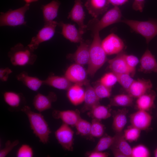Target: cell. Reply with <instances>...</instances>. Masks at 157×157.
Masks as SVG:
<instances>
[{
	"label": "cell",
	"mask_w": 157,
	"mask_h": 157,
	"mask_svg": "<svg viewBox=\"0 0 157 157\" xmlns=\"http://www.w3.org/2000/svg\"><path fill=\"white\" fill-rule=\"evenodd\" d=\"M74 132L69 125L63 123L55 132L58 142L65 149L72 151L73 149Z\"/></svg>",
	"instance_id": "ba28073f"
},
{
	"label": "cell",
	"mask_w": 157,
	"mask_h": 157,
	"mask_svg": "<svg viewBox=\"0 0 157 157\" xmlns=\"http://www.w3.org/2000/svg\"><path fill=\"white\" fill-rule=\"evenodd\" d=\"M128 111L126 109L119 110L114 115L112 124V128L116 133H122V131L127 122V113Z\"/></svg>",
	"instance_id": "4316f807"
},
{
	"label": "cell",
	"mask_w": 157,
	"mask_h": 157,
	"mask_svg": "<svg viewBox=\"0 0 157 157\" xmlns=\"http://www.w3.org/2000/svg\"><path fill=\"white\" fill-rule=\"evenodd\" d=\"M80 43L76 51L72 54V56L76 63L83 66L88 64L91 43L88 40H83Z\"/></svg>",
	"instance_id": "d6986e66"
},
{
	"label": "cell",
	"mask_w": 157,
	"mask_h": 157,
	"mask_svg": "<svg viewBox=\"0 0 157 157\" xmlns=\"http://www.w3.org/2000/svg\"><path fill=\"white\" fill-rule=\"evenodd\" d=\"M75 127L78 134L82 136L90 135L91 123L81 118Z\"/></svg>",
	"instance_id": "836d02e7"
},
{
	"label": "cell",
	"mask_w": 157,
	"mask_h": 157,
	"mask_svg": "<svg viewBox=\"0 0 157 157\" xmlns=\"http://www.w3.org/2000/svg\"><path fill=\"white\" fill-rule=\"evenodd\" d=\"M56 99V95L52 92H50L47 95L38 93L34 98L33 105L35 109L41 113L50 109L52 103Z\"/></svg>",
	"instance_id": "9a60e30c"
},
{
	"label": "cell",
	"mask_w": 157,
	"mask_h": 157,
	"mask_svg": "<svg viewBox=\"0 0 157 157\" xmlns=\"http://www.w3.org/2000/svg\"><path fill=\"white\" fill-rule=\"evenodd\" d=\"M145 0H134L132 5L133 8L135 10L142 12L144 6Z\"/></svg>",
	"instance_id": "ee69618b"
},
{
	"label": "cell",
	"mask_w": 157,
	"mask_h": 157,
	"mask_svg": "<svg viewBox=\"0 0 157 157\" xmlns=\"http://www.w3.org/2000/svg\"><path fill=\"white\" fill-rule=\"evenodd\" d=\"M58 23L57 22L53 21L44 24L36 35L32 38L28 46L34 51L38 48L41 43L51 39L54 35L56 28Z\"/></svg>",
	"instance_id": "52a82bcc"
},
{
	"label": "cell",
	"mask_w": 157,
	"mask_h": 157,
	"mask_svg": "<svg viewBox=\"0 0 157 157\" xmlns=\"http://www.w3.org/2000/svg\"><path fill=\"white\" fill-rule=\"evenodd\" d=\"M115 75L117 77V82L127 92L134 80L129 74L124 73Z\"/></svg>",
	"instance_id": "8d00e7d4"
},
{
	"label": "cell",
	"mask_w": 157,
	"mask_h": 157,
	"mask_svg": "<svg viewBox=\"0 0 157 157\" xmlns=\"http://www.w3.org/2000/svg\"><path fill=\"white\" fill-rule=\"evenodd\" d=\"M60 2L53 0L49 3L42 6V10L44 24L53 21L57 16L60 6Z\"/></svg>",
	"instance_id": "603a6c76"
},
{
	"label": "cell",
	"mask_w": 157,
	"mask_h": 157,
	"mask_svg": "<svg viewBox=\"0 0 157 157\" xmlns=\"http://www.w3.org/2000/svg\"><path fill=\"white\" fill-rule=\"evenodd\" d=\"M117 81L116 76L112 72L104 75L101 79L100 82L107 87L111 89Z\"/></svg>",
	"instance_id": "f35d334b"
},
{
	"label": "cell",
	"mask_w": 157,
	"mask_h": 157,
	"mask_svg": "<svg viewBox=\"0 0 157 157\" xmlns=\"http://www.w3.org/2000/svg\"><path fill=\"white\" fill-rule=\"evenodd\" d=\"M29 3H26L24 6L18 9H10L5 13L1 12L0 26L15 27L25 24V14L29 9Z\"/></svg>",
	"instance_id": "8992f818"
},
{
	"label": "cell",
	"mask_w": 157,
	"mask_h": 157,
	"mask_svg": "<svg viewBox=\"0 0 157 157\" xmlns=\"http://www.w3.org/2000/svg\"><path fill=\"white\" fill-rule=\"evenodd\" d=\"M110 3L114 6H118L122 5L126 3L128 0H108Z\"/></svg>",
	"instance_id": "bcb514c9"
},
{
	"label": "cell",
	"mask_w": 157,
	"mask_h": 157,
	"mask_svg": "<svg viewBox=\"0 0 157 157\" xmlns=\"http://www.w3.org/2000/svg\"><path fill=\"white\" fill-rule=\"evenodd\" d=\"M154 155L155 157H157V147L154 151Z\"/></svg>",
	"instance_id": "681fc988"
},
{
	"label": "cell",
	"mask_w": 157,
	"mask_h": 157,
	"mask_svg": "<svg viewBox=\"0 0 157 157\" xmlns=\"http://www.w3.org/2000/svg\"><path fill=\"white\" fill-rule=\"evenodd\" d=\"M22 97L20 94L12 91H6L3 94L5 102L13 108H17L20 106L22 102Z\"/></svg>",
	"instance_id": "f546056e"
},
{
	"label": "cell",
	"mask_w": 157,
	"mask_h": 157,
	"mask_svg": "<svg viewBox=\"0 0 157 157\" xmlns=\"http://www.w3.org/2000/svg\"><path fill=\"white\" fill-rule=\"evenodd\" d=\"M115 141L111 147L119 150L126 157H131L132 149L122 133H116Z\"/></svg>",
	"instance_id": "83f0119b"
},
{
	"label": "cell",
	"mask_w": 157,
	"mask_h": 157,
	"mask_svg": "<svg viewBox=\"0 0 157 157\" xmlns=\"http://www.w3.org/2000/svg\"><path fill=\"white\" fill-rule=\"evenodd\" d=\"M67 90V97L73 105L77 106L84 101L85 90L82 85L74 84Z\"/></svg>",
	"instance_id": "7402d4cb"
},
{
	"label": "cell",
	"mask_w": 157,
	"mask_h": 157,
	"mask_svg": "<svg viewBox=\"0 0 157 157\" xmlns=\"http://www.w3.org/2000/svg\"><path fill=\"white\" fill-rule=\"evenodd\" d=\"M152 84L149 79L134 80L127 91L133 98H138L151 90Z\"/></svg>",
	"instance_id": "4fadbf2b"
},
{
	"label": "cell",
	"mask_w": 157,
	"mask_h": 157,
	"mask_svg": "<svg viewBox=\"0 0 157 157\" xmlns=\"http://www.w3.org/2000/svg\"><path fill=\"white\" fill-rule=\"evenodd\" d=\"M87 73L82 65L76 63L68 67L65 76L72 83L86 86L89 83L87 79Z\"/></svg>",
	"instance_id": "9c48e42d"
},
{
	"label": "cell",
	"mask_w": 157,
	"mask_h": 157,
	"mask_svg": "<svg viewBox=\"0 0 157 157\" xmlns=\"http://www.w3.org/2000/svg\"><path fill=\"white\" fill-rule=\"evenodd\" d=\"M93 38L90 48L89 59L87 72L92 77L106 60V54L101 46L99 32L93 34Z\"/></svg>",
	"instance_id": "7a4b0ae2"
},
{
	"label": "cell",
	"mask_w": 157,
	"mask_h": 157,
	"mask_svg": "<svg viewBox=\"0 0 157 157\" xmlns=\"http://www.w3.org/2000/svg\"><path fill=\"white\" fill-rule=\"evenodd\" d=\"M33 154V151L32 147L28 144H24L18 149L16 156L17 157H32Z\"/></svg>",
	"instance_id": "ab89813d"
},
{
	"label": "cell",
	"mask_w": 157,
	"mask_h": 157,
	"mask_svg": "<svg viewBox=\"0 0 157 157\" xmlns=\"http://www.w3.org/2000/svg\"><path fill=\"white\" fill-rule=\"evenodd\" d=\"M18 140H17L13 141L8 140L6 142L4 148L0 151V157H5L19 143Z\"/></svg>",
	"instance_id": "b9f144b4"
},
{
	"label": "cell",
	"mask_w": 157,
	"mask_h": 157,
	"mask_svg": "<svg viewBox=\"0 0 157 157\" xmlns=\"http://www.w3.org/2000/svg\"><path fill=\"white\" fill-rule=\"evenodd\" d=\"M152 117L147 111L139 110L130 116L131 125L141 131L147 129L150 126Z\"/></svg>",
	"instance_id": "7c38bea8"
},
{
	"label": "cell",
	"mask_w": 157,
	"mask_h": 157,
	"mask_svg": "<svg viewBox=\"0 0 157 157\" xmlns=\"http://www.w3.org/2000/svg\"><path fill=\"white\" fill-rule=\"evenodd\" d=\"M43 81L44 84L62 90H67L72 85L65 76H50Z\"/></svg>",
	"instance_id": "484cf974"
},
{
	"label": "cell",
	"mask_w": 157,
	"mask_h": 157,
	"mask_svg": "<svg viewBox=\"0 0 157 157\" xmlns=\"http://www.w3.org/2000/svg\"><path fill=\"white\" fill-rule=\"evenodd\" d=\"M133 98L129 94H121L115 96L110 102L111 105L126 107L130 106L133 104Z\"/></svg>",
	"instance_id": "4dcf8cb0"
},
{
	"label": "cell",
	"mask_w": 157,
	"mask_h": 157,
	"mask_svg": "<svg viewBox=\"0 0 157 157\" xmlns=\"http://www.w3.org/2000/svg\"><path fill=\"white\" fill-rule=\"evenodd\" d=\"M124 58L126 63L131 70V75H133L135 71V67L139 61L137 57L133 55H128L124 54Z\"/></svg>",
	"instance_id": "60d3db41"
},
{
	"label": "cell",
	"mask_w": 157,
	"mask_h": 157,
	"mask_svg": "<svg viewBox=\"0 0 157 157\" xmlns=\"http://www.w3.org/2000/svg\"><path fill=\"white\" fill-rule=\"evenodd\" d=\"M21 109L26 115L31 128L34 134L41 142L44 144H47L51 131L44 116L40 113L33 112L28 106H24Z\"/></svg>",
	"instance_id": "6da1fadb"
},
{
	"label": "cell",
	"mask_w": 157,
	"mask_h": 157,
	"mask_svg": "<svg viewBox=\"0 0 157 157\" xmlns=\"http://www.w3.org/2000/svg\"><path fill=\"white\" fill-rule=\"evenodd\" d=\"M140 62V71L145 73H157V62L149 49H147L143 54Z\"/></svg>",
	"instance_id": "ffe728a7"
},
{
	"label": "cell",
	"mask_w": 157,
	"mask_h": 157,
	"mask_svg": "<svg viewBox=\"0 0 157 157\" xmlns=\"http://www.w3.org/2000/svg\"><path fill=\"white\" fill-rule=\"evenodd\" d=\"M93 88L97 95L100 99L109 97L111 95V89L104 85L100 82Z\"/></svg>",
	"instance_id": "74e56055"
},
{
	"label": "cell",
	"mask_w": 157,
	"mask_h": 157,
	"mask_svg": "<svg viewBox=\"0 0 157 157\" xmlns=\"http://www.w3.org/2000/svg\"><path fill=\"white\" fill-rule=\"evenodd\" d=\"M109 4L108 0H88L85 6L92 16L97 18L107 10Z\"/></svg>",
	"instance_id": "e0dca14e"
},
{
	"label": "cell",
	"mask_w": 157,
	"mask_h": 157,
	"mask_svg": "<svg viewBox=\"0 0 157 157\" xmlns=\"http://www.w3.org/2000/svg\"><path fill=\"white\" fill-rule=\"evenodd\" d=\"M141 131L140 129L131 125L124 130L123 136L127 141L133 142L139 138Z\"/></svg>",
	"instance_id": "e575fe53"
},
{
	"label": "cell",
	"mask_w": 157,
	"mask_h": 157,
	"mask_svg": "<svg viewBox=\"0 0 157 157\" xmlns=\"http://www.w3.org/2000/svg\"><path fill=\"white\" fill-rule=\"evenodd\" d=\"M156 96L155 92L151 90L149 92L137 98V107L139 110L148 111L154 106Z\"/></svg>",
	"instance_id": "d4e9b609"
},
{
	"label": "cell",
	"mask_w": 157,
	"mask_h": 157,
	"mask_svg": "<svg viewBox=\"0 0 157 157\" xmlns=\"http://www.w3.org/2000/svg\"><path fill=\"white\" fill-rule=\"evenodd\" d=\"M87 154L88 157H107L108 156L106 152L94 150L88 152Z\"/></svg>",
	"instance_id": "f6af8a7d"
},
{
	"label": "cell",
	"mask_w": 157,
	"mask_h": 157,
	"mask_svg": "<svg viewBox=\"0 0 157 157\" xmlns=\"http://www.w3.org/2000/svg\"><path fill=\"white\" fill-rule=\"evenodd\" d=\"M100 99L97 95L93 87L90 84L86 85L83 106L81 109L82 113L91 110L95 106L99 104Z\"/></svg>",
	"instance_id": "44dd1931"
},
{
	"label": "cell",
	"mask_w": 157,
	"mask_h": 157,
	"mask_svg": "<svg viewBox=\"0 0 157 157\" xmlns=\"http://www.w3.org/2000/svg\"><path fill=\"white\" fill-rule=\"evenodd\" d=\"M150 156L149 149L143 144H138L132 148L131 157H149Z\"/></svg>",
	"instance_id": "d590c367"
},
{
	"label": "cell",
	"mask_w": 157,
	"mask_h": 157,
	"mask_svg": "<svg viewBox=\"0 0 157 157\" xmlns=\"http://www.w3.org/2000/svg\"><path fill=\"white\" fill-rule=\"evenodd\" d=\"M101 46L107 55L118 54L124 47L122 40L117 35L111 33L101 41Z\"/></svg>",
	"instance_id": "30bf717a"
},
{
	"label": "cell",
	"mask_w": 157,
	"mask_h": 157,
	"mask_svg": "<svg viewBox=\"0 0 157 157\" xmlns=\"http://www.w3.org/2000/svg\"><path fill=\"white\" fill-rule=\"evenodd\" d=\"M100 121L95 119L92 120L90 136L92 137L99 138L102 137L104 134V126Z\"/></svg>",
	"instance_id": "d6a6232c"
},
{
	"label": "cell",
	"mask_w": 157,
	"mask_h": 157,
	"mask_svg": "<svg viewBox=\"0 0 157 157\" xmlns=\"http://www.w3.org/2000/svg\"><path fill=\"white\" fill-rule=\"evenodd\" d=\"M122 15L118 6L114 7L108 11L100 20L94 18L87 25V29L90 30L93 34L113 24L120 22Z\"/></svg>",
	"instance_id": "277c9868"
},
{
	"label": "cell",
	"mask_w": 157,
	"mask_h": 157,
	"mask_svg": "<svg viewBox=\"0 0 157 157\" xmlns=\"http://www.w3.org/2000/svg\"><path fill=\"white\" fill-rule=\"evenodd\" d=\"M11 69L8 67L1 68L0 69V79L3 81H7L9 75L12 72Z\"/></svg>",
	"instance_id": "7bdbcfd3"
},
{
	"label": "cell",
	"mask_w": 157,
	"mask_h": 157,
	"mask_svg": "<svg viewBox=\"0 0 157 157\" xmlns=\"http://www.w3.org/2000/svg\"><path fill=\"white\" fill-rule=\"evenodd\" d=\"M26 3H30L36 1H37L38 0H24Z\"/></svg>",
	"instance_id": "c3c4849f"
},
{
	"label": "cell",
	"mask_w": 157,
	"mask_h": 157,
	"mask_svg": "<svg viewBox=\"0 0 157 157\" xmlns=\"http://www.w3.org/2000/svg\"><path fill=\"white\" fill-rule=\"evenodd\" d=\"M62 28L61 34L66 39L74 43L81 42L83 40L82 35L75 25L60 22L58 23Z\"/></svg>",
	"instance_id": "ac0fdd59"
},
{
	"label": "cell",
	"mask_w": 157,
	"mask_h": 157,
	"mask_svg": "<svg viewBox=\"0 0 157 157\" xmlns=\"http://www.w3.org/2000/svg\"><path fill=\"white\" fill-rule=\"evenodd\" d=\"M124 54L121 52L108 61L109 68L115 74L127 73L131 75V71L125 60Z\"/></svg>",
	"instance_id": "2e32d148"
},
{
	"label": "cell",
	"mask_w": 157,
	"mask_h": 157,
	"mask_svg": "<svg viewBox=\"0 0 157 157\" xmlns=\"http://www.w3.org/2000/svg\"><path fill=\"white\" fill-rule=\"evenodd\" d=\"M52 116L56 119H60L63 122L69 126H75L76 124L81 118L79 111L67 110H54L52 112Z\"/></svg>",
	"instance_id": "5bb4252c"
},
{
	"label": "cell",
	"mask_w": 157,
	"mask_h": 157,
	"mask_svg": "<svg viewBox=\"0 0 157 157\" xmlns=\"http://www.w3.org/2000/svg\"><path fill=\"white\" fill-rule=\"evenodd\" d=\"M17 78L18 80L22 82L28 88L34 91H38L44 84L43 81L36 77L29 76L25 72L18 74Z\"/></svg>",
	"instance_id": "cb8c5ba5"
},
{
	"label": "cell",
	"mask_w": 157,
	"mask_h": 157,
	"mask_svg": "<svg viewBox=\"0 0 157 157\" xmlns=\"http://www.w3.org/2000/svg\"><path fill=\"white\" fill-rule=\"evenodd\" d=\"M116 138L113 136L106 135L101 137L93 150L103 151L109 148L113 144Z\"/></svg>",
	"instance_id": "1f68e13d"
},
{
	"label": "cell",
	"mask_w": 157,
	"mask_h": 157,
	"mask_svg": "<svg viewBox=\"0 0 157 157\" xmlns=\"http://www.w3.org/2000/svg\"><path fill=\"white\" fill-rule=\"evenodd\" d=\"M110 148L111 149L113 154L114 157H126L118 149L113 147H111Z\"/></svg>",
	"instance_id": "7dc6e473"
},
{
	"label": "cell",
	"mask_w": 157,
	"mask_h": 157,
	"mask_svg": "<svg viewBox=\"0 0 157 157\" xmlns=\"http://www.w3.org/2000/svg\"><path fill=\"white\" fill-rule=\"evenodd\" d=\"M120 22L128 25L132 30L144 37L147 43L157 35V21H138L124 19Z\"/></svg>",
	"instance_id": "5b68a950"
},
{
	"label": "cell",
	"mask_w": 157,
	"mask_h": 157,
	"mask_svg": "<svg viewBox=\"0 0 157 157\" xmlns=\"http://www.w3.org/2000/svg\"><path fill=\"white\" fill-rule=\"evenodd\" d=\"M88 115L92 119L101 120L110 117L111 113L110 109L108 107L99 104L89 110Z\"/></svg>",
	"instance_id": "f1b7e54d"
},
{
	"label": "cell",
	"mask_w": 157,
	"mask_h": 157,
	"mask_svg": "<svg viewBox=\"0 0 157 157\" xmlns=\"http://www.w3.org/2000/svg\"><path fill=\"white\" fill-rule=\"evenodd\" d=\"M81 0H75L74 4L69 12L68 18L76 22L78 26L80 32L83 34L87 29L84 24L85 13Z\"/></svg>",
	"instance_id": "8fae6325"
},
{
	"label": "cell",
	"mask_w": 157,
	"mask_h": 157,
	"mask_svg": "<svg viewBox=\"0 0 157 157\" xmlns=\"http://www.w3.org/2000/svg\"><path fill=\"white\" fill-rule=\"evenodd\" d=\"M33 51L28 45L24 47L22 44L19 43L10 49L8 56L11 63L14 66L32 65L37 58Z\"/></svg>",
	"instance_id": "3957f363"
}]
</instances>
